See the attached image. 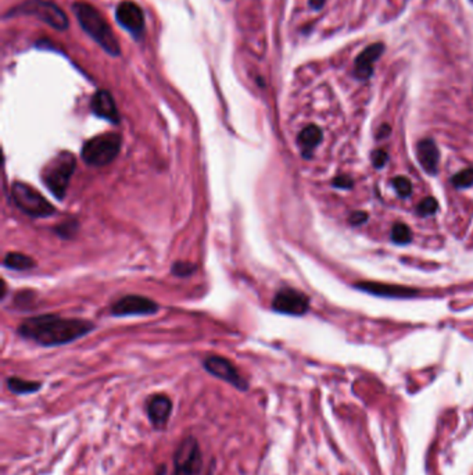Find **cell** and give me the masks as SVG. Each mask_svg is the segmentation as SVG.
I'll use <instances>...</instances> for the list:
<instances>
[{
  "label": "cell",
  "mask_w": 473,
  "mask_h": 475,
  "mask_svg": "<svg viewBox=\"0 0 473 475\" xmlns=\"http://www.w3.org/2000/svg\"><path fill=\"white\" fill-rule=\"evenodd\" d=\"M389 160V155L384 150H375L372 153V163L376 169H382Z\"/></svg>",
  "instance_id": "cell-26"
},
{
  "label": "cell",
  "mask_w": 473,
  "mask_h": 475,
  "mask_svg": "<svg viewBox=\"0 0 473 475\" xmlns=\"http://www.w3.org/2000/svg\"><path fill=\"white\" fill-rule=\"evenodd\" d=\"M323 3H325V0H310V5H311V8H312V9H315V10L321 9V8L323 6Z\"/></svg>",
  "instance_id": "cell-29"
},
{
  "label": "cell",
  "mask_w": 473,
  "mask_h": 475,
  "mask_svg": "<svg viewBox=\"0 0 473 475\" xmlns=\"http://www.w3.org/2000/svg\"><path fill=\"white\" fill-rule=\"evenodd\" d=\"M452 184L455 188H459V189L473 187V169H466L455 174L452 177Z\"/></svg>",
  "instance_id": "cell-21"
},
{
  "label": "cell",
  "mask_w": 473,
  "mask_h": 475,
  "mask_svg": "<svg viewBox=\"0 0 473 475\" xmlns=\"http://www.w3.org/2000/svg\"><path fill=\"white\" fill-rule=\"evenodd\" d=\"M77 160L74 155L70 152H60L56 157H53L49 164L44 170V181L48 189L57 198L63 199L71 177L75 171Z\"/></svg>",
  "instance_id": "cell-3"
},
{
  "label": "cell",
  "mask_w": 473,
  "mask_h": 475,
  "mask_svg": "<svg viewBox=\"0 0 473 475\" xmlns=\"http://www.w3.org/2000/svg\"><path fill=\"white\" fill-rule=\"evenodd\" d=\"M172 400L164 393H156L148 399L146 414L156 429L161 431L168 425L172 414Z\"/></svg>",
  "instance_id": "cell-11"
},
{
  "label": "cell",
  "mask_w": 473,
  "mask_h": 475,
  "mask_svg": "<svg viewBox=\"0 0 473 475\" xmlns=\"http://www.w3.org/2000/svg\"><path fill=\"white\" fill-rule=\"evenodd\" d=\"M77 228H78V224H77V221H67V223H64V224H62V225H59L57 227V234L62 236V238H71V236H74V234L77 232Z\"/></svg>",
  "instance_id": "cell-25"
},
{
  "label": "cell",
  "mask_w": 473,
  "mask_h": 475,
  "mask_svg": "<svg viewBox=\"0 0 473 475\" xmlns=\"http://www.w3.org/2000/svg\"><path fill=\"white\" fill-rule=\"evenodd\" d=\"M416 155H418L419 163L425 169V171L429 174H436L437 166H438V159H440V153H438L436 144L431 139L420 141L418 144V148H416Z\"/></svg>",
  "instance_id": "cell-16"
},
{
  "label": "cell",
  "mask_w": 473,
  "mask_h": 475,
  "mask_svg": "<svg viewBox=\"0 0 473 475\" xmlns=\"http://www.w3.org/2000/svg\"><path fill=\"white\" fill-rule=\"evenodd\" d=\"M9 390L15 395H31L38 392L42 388V383L38 381H28L17 377H10L6 381Z\"/></svg>",
  "instance_id": "cell-18"
},
{
  "label": "cell",
  "mask_w": 473,
  "mask_h": 475,
  "mask_svg": "<svg viewBox=\"0 0 473 475\" xmlns=\"http://www.w3.org/2000/svg\"><path fill=\"white\" fill-rule=\"evenodd\" d=\"M358 289L365 291L372 295L384 296V297H412L418 295V291L407 286L400 285H389V284H377V282H362L355 285Z\"/></svg>",
  "instance_id": "cell-15"
},
{
  "label": "cell",
  "mask_w": 473,
  "mask_h": 475,
  "mask_svg": "<svg viewBox=\"0 0 473 475\" xmlns=\"http://www.w3.org/2000/svg\"><path fill=\"white\" fill-rule=\"evenodd\" d=\"M12 198L17 207L31 217H49L56 211L48 199L26 182L13 184Z\"/></svg>",
  "instance_id": "cell-5"
},
{
  "label": "cell",
  "mask_w": 473,
  "mask_h": 475,
  "mask_svg": "<svg viewBox=\"0 0 473 475\" xmlns=\"http://www.w3.org/2000/svg\"><path fill=\"white\" fill-rule=\"evenodd\" d=\"M17 12L34 16L60 31H64L69 27V19L64 12L55 3L45 2V0H30V2L21 5Z\"/></svg>",
  "instance_id": "cell-7"
},
{
  "label": "cell",
  "mask_w": 473,
  "mask_h": 475,
  "mask_svg": "<svg viewBox=\"0 0 473 475\" xmlns=\"http://www.w3.org/2000/svg\"><path fill=\"white\" fill-rule=\"evenodd\" d=\"M368 220V214L364 213V211H354L351 216H350V223L352 225H361L362 223H365Z\"/></svg>",
  "instance_id": "cell-28"
},
{
  "label": "cell",
  "mask_w": 473,
  "mask_h": 475,
  "mask_svg": "<svg viewBox=\"0 0 473 475\" xmlns=\"http://www.w3.org/2000/svg\"><path fill=\"white\" fill-rule=\"evenodd\" d=\"M272 309L280 314L303 316L310 309V300L304 293L292 288H285L275 295Z\"/></svg>",
  "instance_id": "cell-9"
},
{
  "label": "cell",
  "mask_w": 473,
  "mask_h": 475,
  "mask_svg": "<svg viewBox=\"0 0 473 475\" xmlns=\"http://www.w3.org/2000/svg\"><path fill=\"white\" fill-rule=\"evenodd\" d=\"M123 139L118 134H102L89 139L82 148V159L87 164L102 167L110 164L120 153Z\"/></svg>",
  "instance_id": "cell-4"
},
{
  "label": "cell",
  "mask_w": 473,
  "mask_h": 475,
  "mask_svg": "<svg viewBox=\"0 0 473 475\" xmlns=\"http://www.w3.org/2000/svg\"><path fill=\"white\" fill-rule=\"evenodd\" d=\"M5 267L10 270H17V271H26L33 267H35L34 259L23 254V253H8L3 261Z\"/></svg>",
  "instance_id": "cell-19"
},
{
  "label": "cell",
  "mask_w": 473,
  "mask_h": 475,
  "mask_svg": "<svg viewBox=\"0 0 473 475\" xmlns=\"http://www.w3.org/2000/svg\"><path fill=\"white\" fill-rule=\"evenodd\" d=\"M391 239H393V242H395L398 245H407L412 239V232H411L408 225H405L402 223H397L391 230Z\"/></svg>",
  "instance_id": "cell-20"
},
{
  "label": "cell",
  "mask_w": 473,
  "mask_h": 475,
  "mask_svg": "<svg viewBox=\"0 0 473 475\" xmlns=\"http://www.w3.org/2000/svg\"><path fill=\"white\" fill-rule=\"evenodd\" d=\"M393 187L400 198H408L412 193V184L405 177H395L393 180Z\"/></svg>",
  "instance_id": "cell-22"
},
{
  "label": "cell",
  "mask_w": 473,
  "mask_h": 475,
  "mask_svg": "<svg viewBox=\"0 0 473 475\" xmlns=\"http://www.w3.org/2000/svg\"><path fill=\"white\" fill-rule=\"evenodd\" d=\"M389 134H390V128H389L387 126H383V127L380 128L379 134H377V138H384V137H387Z\"/></svg>",
  "instance_id": "cell-30"
},
{
  "label": "cell",
  "mask_w": 473,
  "mask_h": 475,
  "mask_svg": "<svg viewBox=\"0 0 473 475\" xmlns=\"http://www.w3.org/2000/svg\"><path fill=\"white\" fill-rule=\"evenodd\" d=\"M74 13L81 24V27L88 33V35L99 44L109 55L118 56L121 49L116 35L113 34L110 26L103 19V16L88 3H75Z\"/></svg>",
  "instance_id": "cell-2"
},
{
  "label": "cell",
  "mask_w": 473,
  "mask_h": 475,
  "mask_svg": "<svg viewBox=\"0 0 473 475\" xmlns=\"http://www.w3.org/2000/svg\"><path fill=\"white\" fill-rule=\"evenodd\" d=\"M322 141V131L316 126L305 127L298 135V145L301 148L304 157H311L312 150L321 144Z\"/></svg>",
  "instance_id": "cell-17"
},
{
  "label": "cell",
  "mask_w": 473,
  "mask_h": 475,
  "mask_svg": "<svg viewBox=\"0 0 473 475\" xmlns=\"http://www.w3.org/2000/svg\"><path fill=\"white\" fill-rule=\"evenodd\" d=\"M159 311V304L149 297L139 295L124 296L117 300L111 307V314L114 317L127 316H149Z\"/></svg>",
  "instance_id": "cell-10"
},
{
  "label": "cell",
  "mask_w": 473,
  "mask_h": 475,
  "mask_svg": "<svg viewBox=\"0 0 473 475\" xmlns=\"http://www.w3.org/2000/svg\"><path fill=\"white\" fill-rule=\"evenodd\" d=\"M203 454L195 436H185L174 454V475H202Z\"/></svg>",
  "instance_id": "cell-6"
},
{
  "label": "cell",
  "mask_w": 473,
  "mask_h": 475,
  "mask_svg": "<svg viewBox=\"0 0 473 475\" xmlns=\"http://www.w3.org/2000/svg\"><path fill=\"white\" fill-rule=\"evenodd\" d=\"M196 271V266L188 261H177L172 266V274L178 277H188Z\"/></svg>",
  "instance_id": "cell-24"
},
{
  "label": "cell",
  "mask_w": 473,
  "mask_h": 475,
  "mask_svg": "<svg viewBox=\"0 0 473 475\" xmlns=\"http://www.w3.org/2000/svg\"><path fill=\"white\" fill-rule=\"evenodd\" d=\"M203 367L208 374L214 375L218 379H222V381L231 383L232 386H235L236 389H239L242 392L249 389V382L246 381V378L239 372V370L235 367V364H232L225 357L208 356L203 361Z\"/></svg>",
  "instance_id": "cell-8"
},
{
  "label": "cell",
  "mask_w": 473,
  "mask_h": 475,
  "mask_svg": "<svg viewBox=\"0 0 473 475\" xmlns=\"http://www.w3.org/2000/svg\"><path fill=\"white\" fill-rule=\"evenodd\" d=\"M333 185L336 188H343V189H348L352 187V181L350 177H346V175H340L337 178L333 180Z\"/></svg>",
  "instance_id": "cell-27"
},
{
  "label": "cell",
  "mask_w": 473,
  "mask_h": 475,
  "mask_svg": "<svg viewBox=\"0 0 473 475\" xmlns=\"http://www.w3.org/2000/svg\"><path fill=\"white\" fill-rule=\"evenodd\" d=\"M91 109L98 117L105 119L107 121L118 123V120H120L116 102L107 91H98L93 95V98L91 101Z\"/></svg>",
  "instance_id": "cell-14"
},
{
  "label": "cell",
  "mask_w": 473,
  "mask_h": 475,
  "mask_svg": "<svg viewBox=\"0 0 473 475\" xmlns=\"http://www.w3.org/2000/svg\"><path fill=\"white\" fill-rule=\"evenodd\" d=\"M384 46L382 44H375L364 49L358 58L355 59L354 64V74L359 80H368L373 74V64L383 53Z\"/></svg>",
  "instance_id": "cell-13"
},
{
  "label": "cell",
  "mask_w": 473,
  "mask_h": 475,
  "mask_svg": "<svg viewBox=\"0 0 473 475\" xmlns=\"http://www.w3.org/2000/svg\"><path fill=\"white\" fill-rule=\"evenodd\" d=\"M116 17L118 23L127 28L130 33L139 35L145 28V17L141 8L132 2H123L116 10Z\"/></svg>",
  "instance_id": "cell-12"
},
{
  "label": "cell",
  "mask_w": 473,
  "mask_h": 475,
  "mask_svg": "<svg viewBox=\"0 0 473 475\" xmlns=\"http://www.w3.org/2000/svg\"><path fill=\"white\" fill-rule=\"evenodd\" d=\"M437 209H438L437 200L434 198H431V196H427V198H425L419 203L418 213H419V216H423V217L425 216H431V214H434L437 211Z\"/></svg>",
  "instance_id": "cell-23"
},
{
  "label": "cell",
  "mask_w": 473,
  "mask_h": 475,
  "mask_svg": "<svg viewBox=\"0 0 473 475\" xmlns=\"http://www.w3.org/2000/svg\"><path fill=\"white\" fill-rule=\"evenodd\" d=\"M95 325L87 320L45 314L26 320L19 327V334L41 346L51 347L74 342L89 334Z\"/></svg>",
  "instance_id": "cell-1"
}]
</instances>
